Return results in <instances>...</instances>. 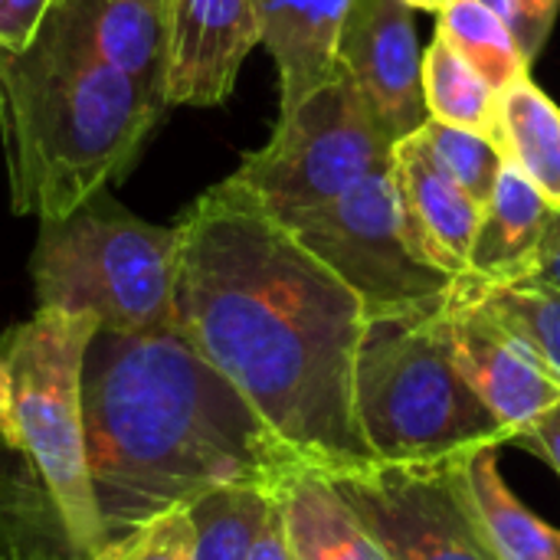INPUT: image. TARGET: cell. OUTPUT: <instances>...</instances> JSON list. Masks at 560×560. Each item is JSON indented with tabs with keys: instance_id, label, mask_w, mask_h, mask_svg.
<instances>
[{
	"instance_id": "obj_1",
	"label": "cell",
	"mask_w": 560,
	"mask_h": 560,
	"mask_svg": "<svg viewBox=\"0 0 560 560\" xmlns=\"http://www.w3.org/2000/svg\"><path fill=\"white\" fill-rule=\"evenodd\" d=\"M177 226L184 338L315 472L374 463L354 420L361 299L236 177Z\"/></svg>"
},
{
	"instance_id": "obj_2",
	"label": "cell",
	"mask_w": 560,
	"mask_h": 560,
	"mask_svg": "<svg viewBox=\"0 0 560 560\" xmlns=\"http://www.w3.org/2000/svg\"><path fill=\"white\" fill-rule=\"evenodd\" d=\"M82 417L105 541L220 486L282 492L312 469L180 328H98L82 368Z\"/></svg>"
},
{
	"instance_id": "obj_3",
	"label": "cell",
	"mask_w": 560,
	"mask_h": 560,
	"mask_svg": "<svg viewBox=\"0 0 560 560\" xmlns=\"http://www.w3.org/2000/svg\"><path fill=\"white\" fill-rule=\"evenodd\" d=\"M164 112L158 95L92 49L79 0H56L26 49H0L13 213L56 220L108 190L138 161Z\"/></svg>"
},
{
	"instance_id": "obj_4",
	"label": "cell",
	"mask_w": 560,
	"mask_h": 560,
	"mask_svg": "<svg viewBox=\"0 0 560 560\" xmlns=\"http://www.w3.org/2000/svg\"><path fill=\"white\" fill-rule=\"evenodd\" d=\"M446 295L364 318L354 354V420L374 463H430L482 443H512L450 354Z\"/></svg>"
},
{
	"instance_id": "obj_5",
	"label": "cell",
	"mask_w": 560,
	"mask_h": 560,
	"mask_svg": "<svg viewBox=\"0 0 560 560\" xmlns=\"http://www.w3.org/2000/svg\"><path fill=\"white\" fill-rule=\"evenodd\" d=\"M180 226L135 217L108 190L39 220L30 256L36 305L92 315L98 328L141 335L177 328Z\"/></svg>"
},
{
	"instance_id": "obj_6",
	"label": "cell",
	"mask_w": 560,
	"mask_h": 560,
	"mask_svg": "<svg viewBox=\"0 0 560 560\" xmlns=\"http://www.w3.org/2000/svg\"><path fill=\"white\" fill-rule=\"evenodd\" d=\"M95 331L92 315L36 305L26 322L0 338V361L13 390L3 443L23 453L39 476L75 558H89L105 545L82 417V368Z\"/></svg>"
},
{
	"instance_id": "obj_7",
	"label": "cell",
	"mask_w": 560,
	"mask_h": 560,
	"mask_svg": "<svg viewBox=\"0 0 560 560\" xmlns=\"http://www.w3.org/2000/svg\"><path fill=\"white\" fill-rule=\"evenodd\" d=\"M394 141L341 69L331 82L279 112L272 138L249 151L236 177L269 213L285 217L348 194L390 167Z\"/></svg>"
},
{
	"instance_id": "obj_8",
	"label": "cell",
	"mask_w": 560,
	"mask_h": 560,
	"mask_svg": "<svg viewBox=\"0 0 560 560\" xmlns=\"http://www.w3.org/2000/svg\"><path fill=\"white\" fill-rule=\"evenodd\" d=\"M279 220L361 299L364 318L436 302L456 282V276L423 262L410 249L390 167L364 177L328 203Z\"/></svg>"
},
{
	"instance_id": "obj_9",
	"label": "cell",
	"mask_w": 560,
	"mask_h": 560,
	"mask_svg": "<svg viewBox=\"0 0 560 560\" xmlns=\"http://www.w3.org/2000/svg\"><path fill=\"white\" fill-rule=\"evenodd\" d=\"M328 482L387 560H499L459 479L456 456L368 463Z\"/></svg>"
},
{
	"instance_id": "obj_10",
	"label": "cell",
	"mask_w": 560,
	"mask_h": 560,
	"mask_svg": "<svg viewBox=\"0 0 560 560\" xmlns=\"http://www.w3.org/2000/svg\"><path fill=\"white\" fill-rule=\"evenodd\" d=\"M443 328L459 374L512 440L560 404L558 371L459 279L446 295Z\"/></svg>"
},
{
	"instance_id": "obj_11",
	"label": "cell",
	"mask_w": 560,
	"mask_h": 560,
	"mask_svg": "<svg viewBox=\"0 0 560 560\" xmlns=\"http://www.w3.org/2000/svg\"><path fill=\"white\" fill-rule=\"evenodd\" d=\"M338 66L354 79L394 144L427 125L423 52L410 3L354 0L338 39Z\"/></svg>"
},
{
	"instance_id": "obj_12",
	"label": "cell",
	"mask_w": 560,
	"mask_h": 560,
	"mask_svg": "<svg viewBox=\"0 0 560 560\" xmlns=\"http://www.w3.org/2000/svg\"><path fill=\"white\" fill-rule=\"evenodd\" d=\"M256 43V0H167V108L226 102Z\"/></svg>"
},
{
	"instance_id": "obj_13",
	"label": "cell",
	"mask_w": 560,
	"mask_h": 560,
	"mask_svg": "<svg viewBox=\"0 0 560 560\" xmlns=\"http://www.w3.org/2000/svg\"><path fill=\"white\" fill-rule=\"evenodd\" d=\"M390 180L410 249L456 279L466 276L482 203L436 164L420 131L394 144Z\"/></svg>"
},
{
	"instance_id": "obj_14",
	"label": "cell",
	"mask_w": 560,
	"mask_h": 560,
	"mask_svg": "<svg viewBox=\"0 0 560 560\" xmlns=\"http://www.w3.org/2000/svg\"><path fill=\"white\" fill-rule=\"evenodd\" d=\"M354 0H256L262 43L279 66V112L331 82L338 39Z\"/></svg>"
},
{
	"instance_id": "obj_15",
	"label": "cell",
	"mask_w": 560,
	"mask_h": 560,
	"mask_svg": "<svg viewBox=\"0 0 560 560\" xmlns=\"http://www.w3.org/2000/svg\"><path fill=\"white\" fill-rule=\"evenodd\" d=\"M551 213L555 203L515 164L505 161L489 200L482 203L466 279L486 285L525 279Z\"/></svg>"
},
{
	"instance_id": "obj_16",
	"label": "cell",
	"mask_w": 560,
	"mask_h": 560,
	"mask_svg": "<svg viewBox=\"0 0 560 560\" xmlns=\"http://www.w3.org/2000/svg\"><path fill=\"white\" fill-rule=\"evenodd\" d=\"M499 450L502 443H482L456 453L459 479L482 535L499 560H560V528L518 499L502 472Z\"/></svg>"
},
{
	"instance_id": "obj_17",
	"label": "cell",
	"mask_w": 560,
	"mask_h": 560,
	"mask_svg": "<svg viewBox=\"0 0 560 560\" xmlns=\"http://www.w3.org/2000/svg\"><path fill=\"white\" fill-rule=\"evenodd\" d=\"M92 49L164 105L167 0H79Z\"/></svg>"
},
{
	"instance_id": "obj_18",
	"label": "cell",
	"mask_w": 560,
	"mask_h": 560,
	"mask_svg": "<svg viewBox=\"0 0 560 560\" xmlns=\"http://www.w3.org/2000/svg\"><path fill=\"white\" fill-rule=\"evenodd\" d=\"M292 560H387L325 472L305 469L279 492Z\"/></svg>"
},
{
	"instance_id": "obj_19",
	"label": "cell",
	"mask_w": 560,
	"mask_h": 560,
	"mask_svg": "<svg viewBox=\"0 0 560 560\" xmlns=\"http://www.w3.org/2000/svg\"><path fill=\"white\" fill-rule=\"evenodd\" d=\"M495 144L555 207H560V105L528 75L499 92Z\"/></svg>"
},
{
	"instance_id": "obj_20",
	"label": "cell",
	"mask_w": 560,
	"mask_h": 560,
	"mask_svg": "<svg viewBox=\"0 0 560 560\" xmlns=\"http://www.w3.org/2000/svg\"><path fill=\"white\" fill-rule=\"evenodd\" d=\"M66 528L23 453L0 440V560H72Z\"/></svg>"
},
{
	"instance_id": "obj_21",
	"label": "cell",
	"mask_w": 560,
	"mask_h": 560,
	"mask_svg": "<svg viewBox=\"0 0 560 560\" xmlns=\"http://www.w3.org/2000/svg\"><path fill=\"white\" fill-rule=\"evenodd\" d=\"M276 505L279 492L262 486H220L194 499V560H246Z\"/></svg>"
},
{
	"instance_id": "obj_22",
	"label": "cell",
	"mask_w": 560,
	"mask_h": 560,
	"mask_svg": "<svg viewBox=\"0 0 560 560\" xmlns=\"http://www.w3.org/2000/svg\"><path fill=\"white\" fill-rule=\"evenodd\" d=\"M436 36L446 39L495 92L528 75V59L509 26L482 0H450L440 10Z\"/></svg>"
},
{
	"instance_id": "obj_23",
	"label": "cell",
	"mask_w": 560,
	"mask_h": 560,
	"mask_svg": "<svg viewBox=\"0 0 560 560\" xmlns=\"http://www.w3.org/2000/svg\"><path fill=\"white\" fill-rule=\"evenodd\" d=\"M423 98L430 118L482 131L495 141L499 92L440 36L423 52Z\"/></svg>"
},
{
	"instance_id": "obj_24",
	"label": "cell",
	"mask_w": 560,
	"mask_h": 560,
	"mask_svg": "<svg viewBox=\"0 0 560 560\" xmlns=\"http://www.w3.org/2000/svg\"><path fill=\"white\" fill-rule=\"evenodd\" d=\"M459 282L489 305L505 325H512L555 371L560 374V289L518 279V282H472L459 276Z\"/></svg>"
},
{
	"instance_id": "obj_25",
	"label": "cell",
	"mask_w": 560,
	"mask_h": 560,
	"mask_svg": "<svg viewBox=\"0 0 560 560\" xmlns=\"http://www.w3.org/2000/svg\"><path fill=\"white\" fill-rule=\"evenodd\" d=\"M427 148L433 151L436 164L479 203L489 200L495 177L505 164L499 144L472 128H459V125H446L436 118H427V125L420 128Z\"/></svg>"
},
{
	"instance_id": "obj_26",
	"label": "cell",
	"mask_w": 560,
	"mask_h": 560,
	"mask_svg": "<svg viewBox=\"0 0 560 560\" xmlns=\"http://www.w3.org/2000/svg\"><path fill=\"white\" fill-rule=\"evenodd\" d=\"M82 560H194V525L187 505L167 509L131 532L105 541Z\"/></svg>"
},
{
	"instance_id": "obj_27",
	"label": "cell",
	"mask_w": 560,
	"mask_h": 560,
	"mask_svg": "<svg viewBox=\"0 0 560 560\" xmlns=\"http://www.w3.org/2000/svg\"><path fill=\"white\" fill-rule=\"evenodd\" d=\"M515 36L525 59L535 62L551 36V26L560 13V0H482Z\"/></svg>"
},
{
	"instance_id": "obj_28",
	"label": "cell",
	"mask_w": 560,
	"mask_h": 560,
	"mask_svg": "<svg viewBox=\"0 0 560 560\" xmlns=\"http://www.w3.org/2000/svg\"><path fill=\"white\" fill-rule=\"evenodd\" d=\"M56 0H3L0 3V49L20 52L33 43L39 23Z\"/></svg>"
},
{
	"instance_id": "obj_29",
	"label": "cell",
	"mask_w": 560,
	"mask_h": 560,
	"mask_svg": "<svg viewBox=\"0 0 560 560\" xmlns=\"http://www.w3.org/2000/svg\"><path fill=\"white\" fill-rule=\"evenodd\" d=\"M525 279L560 289V207H555V213L545 226V236L535 249V259H532V269Z\"/></svg>"
},
{
	"instance_id": "obj_30",
	"label": "cell",
	"mask_w": 560,
	"mask_h": 560,
	"mask_svg": "<svg viewBox=\"0 0 560 560\" xmlns=\"http://www.w3.org/2000/svg\"><path fill=\"white\" fill-rule=\"evenodd\" d=\"M246 560H292L289 551V535H285V518H282V502L272 509V515L266 518L253 551Z\"/></svg>"
},
{
	"instance_id": "obj_31",
	"label": "cell",
	"mask_w": 560,
	"mask_h": 560,
	"mask_svg": "<svg viewBox=\"0 0 560 560\" xmlns=\"http://www.w3.org/2000/svg\"><path fill=\"white\" fill-rule=\"evenodd\" d=\"M525 443L538 446V453L558 469L560 476V404H555L545 417H538L525 433H522Z\"/></svg>"
},
{
	"instance_id": "obj_32",
	"label": "cell",
	"mask_w": 560,
	"mask_h": 560,
	"mask_svg": "<svg viewBox=\"0 0 560 560\" xmlns=\"http://www.w3.org/2000/svg\"><path fill=\"white\" fill-rule=\"evenodd\" d=\"M10 400H13L10 371H7V364L0 361V440H7V433H10Z\"/></svg>"
},
{
	"instance_id": "obj_33",
	"label": "cell",
	"mask_w": 560,
	"mask_h": 560,
	"mask_svg": "<svg viewBox=\"0 0 560 560\" xmlns=\"http://www.w3.org/2000/svg\"><path fill=\"white\" fill-rule=\"evenodd\" d=\"M404 3H410V7H417V10H436V13H440L450 0H404Z\"/></svg>"
},
{
	"instance_id": "obj_34",
	"label": "cell",
	"mask_w": 560,
	"mask_h": 560,
	"mask_svg": "<svg viewBox=\"0 0 560 560\" xmlns=\"http://www.w3.org/2000/svg\"><path fill=\"white\" fill-rule=\"evenodd\" d=\"M72 560H82V558H72Z\"/></svg>"
}]
</instances>
